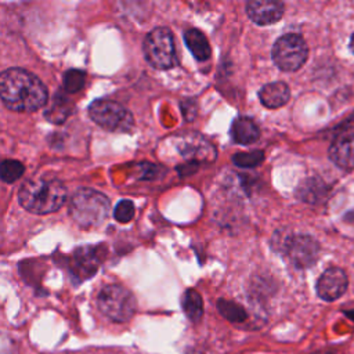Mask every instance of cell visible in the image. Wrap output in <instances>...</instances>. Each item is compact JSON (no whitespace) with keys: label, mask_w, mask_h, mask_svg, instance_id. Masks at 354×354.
Masks as SVG:
<instances>
[{"label":"cell","mask_w":354,"mask_h":354,"mask_svg":"<svg viewBox=\"0 0 354 354\" xmlns=\"http://www.w3.org/2000/svg\"><path fill=\"white\" fill-rule=\"evenodd\" d=\"M44 83L29 71L10 68L0 73V100L17 112H32L47 102Z\"/></svg>","instance_id":"1"},{"label":"cell","mask_w":354,"mask_h":354,"mask_svg":"<svg viewBox=\"0 0 354 354\" xmlns=\"http://www.w3.org/2000/svg\"><path fill=\"white\" fill-rule=\"evenodd\" d=\"M18 199L28 212L36 214L53 213L65 203L66 187L57 177H32L24 181Z\"/></svg>","instance_id":"2"},{"label":"cell","mask_w":354,"mask_h":354,"mask_svg":"<svg viewBox=\"0 0 354 354\" xmlns=\"http://www.w3.org/2000/svg\"><path fill=\"white\" fill-rule=\"evenodd\" d=\"M68 210L77 225L95 228L108 218L111 203L102 192L93 188H80L72 195Z\"/></svg>","instance_id":"3"},{"label":"cell","mask_w":354,"mask_h":354,"mask_svg":"<svg viewBox=\"0 0 354 354\" xmlns=\"http://www.w3.org/2000/svg\"><path fill=\"white\" fill-rule=\"evenodd\" d=\"M97 304L100 311L115 322L129 321L137 308L133 293L127 288L116 283L106 285L100 290Z\"/></svg>","instance_id":"4"},{"label":"cell","mask_w":354,"mask_h":354,"mask_svg":"<svg viewBox=\"0 0 354 354\" xmlns=\"http://www.w3.org/2000/svg\"><path fill=\"white\" fill-rule=\"evenodd\" d=\"M88 115L98 126L108 131L126 133L134 126L133 115L122 104L112 100H95L88 106Z\"/></svg>","instance_id":"5"},{"label":"cell","mask_w":354,"mask_h":354,"mask_svg":"<svg viewBox=\"0 0 354 354\" xmlns=\"http://www.w3.org/2000/svg\"><path fill=\"white\" fill-rule=\"evenodd\" d=\"M145 59L156 69H170L176 65V46L167 28H155L144 40Z\"/></svg>","instance_id":"6"},{"label":"cell","mask_w":354,"mask_h":354,"mask_svg":"<svg viewBox=\"0 0 354 354\" xmlns=\"http://www.w3.org/2000/svg\"><path fill=\"white\" fill-rule=\"evenodd\" d=\"M308 48L304 39L296 33L281 36L272 47V59L275 65L285 72L300 69L307 61Z\"/></svg>","instance_id":"7"},{"label":"cell","mask_w":354,"mask_h":354,"mask_svg":"<svg viewBox=\"0 0 354 354\" xmlns=\"http://www.w3.org/2000/svg\"><path fill=\"white\" fill-rule=\"evenodd\" d=\"M285 250L293 266L297 268H307L317 261L319 245L308 235H295L286 242Z\"/></svg>","instance_id":"8"},{"label":"cell","mask_w":354,"mask_h":354,"mask_svg":"<svg viewBox=\"0 0 354 354\" xmlns=\"http://www.w3.org/2000/svg\"><path fill=\"white\" fill-rule=\"evenodd\" d=\"M348 281L343 270L330 267L322 272L317 282V293L322 300L333 301L339 299L347 289Z\"/></svg>","instance_id":"9"},{"label":"cell","mask_w":354,"mask_h":354,"mask_svg":"<svg viewBox=\"0 0 354 354\" xmlns=\"http://www.w3.org/2000/svg\"><path fill=\"white\" fill-rule=\"evenodd\" d=\"M329 158L342 169H354V127L335 137L329 147Z\"/></svg>","instance_id":"10"},{"label":"cell","mask_w":354,"mask_h":354,"mask_svg":"<svg viewBox=\"0 0 354 354\" xmlns=\"http://www.w3.org/2000/svg\"><path fill=\"white\" fill-rule=\"evenodd\" d=\"M249 18L257 25H270L277 22L283 14V4L271 0H254L246 6Z\"/></svg>","instance_id":"11"},{"label":"cell","mask_w":354,"mask_h":354,"mask_svg":"<svg viewBox=\"0 0 354 354\" xmlns=\"http://www.w3.org/2000/svg\"><path fill=\"white\" fill-rule=\"evenodd\" d=\"M290 97V91L286 83L283 82H274L268 83L261 87L259 93V98L261 104L267 108H279L288 102Z\"/></svg>","instance_id":"12"},{"label":"cell","mask_w":354,"mask_h":354,"mask_svg":"<svg viewBox=\"0 0 354 354\" xmlns=\"http://www.w3.org/2000/svg\"><path fill=\"white\" fill-rule=\"evenodd\" d=\"M260 136V130L257 124L246 116H239L232 122L231 126V137L235 142L246 145L254 142Z\"/></svg>","instance_id":"13"},{"label":"cell","mask_w":354,"mask_h":354,"mask_svg":"<svg viewBox=\"0 0 354 354\" xmlns=\"http://www.w3.org/2000/svg\"><path fill=\"white\" fill-rule=\"evenodd\" d=\"M95 254L97 253H94V248H82L77 252H75L72 263L75 275L87 278L91 274H94L98 267V260Z\"/></svg>","instance_id":"14"},{"label":"cell","mask_w":354,"mask_h":354,"mask_svg":"<svg viewBox=\"0 0 354 354\" xmlns=\"http://www.w3.org/2000/svg\"><path fill=\"white\" fill-rule=\"evenodd\" d=\"M184 40L188 50L198 61L209 59L210 46L205 33H202L199 29H188L184 35Z\"/></svg>","instance_id":"15"},{"label":"cell","mask_w":354,"mask_h":354,"mask_svg":"<svg viewBox=\"0 0 354 354\" xmlns=\"http://www.w3.org/2000/svg\"><path fill=\"white\" fill-rule=\"evenodd\" d=\"M73 111V104L61 93L55 94L51 105L44 112V116L51 123H62Z\"/></svg>","instance_id":"16"},{"label":"cell","mask_w":354,"mask_h":354,"mask_svg":"<svg viewBox=\"0 0 354 354\" xmlns=\"http://www.w3.org/2000/svg\"><path fill=\"white\" fill-rule=\"evenodd\" d=\"M183 310L185 313V315L196 322L201 319L202 314H203V304H202V297L201 295L194 290V289H188L185 293H184V297H183Z\"/></svg>","instance_id":"17"},{"label":"cell","mask_w":354,"mask_h":354,"mask_svg":"<svg viewBox=\"0 0 354 354\" xmlns=\"http://www.w3.org/2000/svg\"><path fill=\"white\" fill-rule=\"evenodd\" d=\"M218 311L224 318H227L231 322H242L246 319V311L236 303L230 301V300H223L220 299L217 301Z\"/></svg>","instance_id":"18"},{"label":"cell","mask_w":354,"mask_h":354,"mask_svg":"<svg viewBox=\"0 0 354 354\" xmlns=\"http://www.w3.org/2000/svg\"><path fill=\"white\" fill-rule=\"evenodd\" d=\"M25 171L24 165L15 159H6L0 163V178L6 183L17 181Z\"/></svg>","instance_id":"19"},{"label":"cell","mask_w":354,"mask_h":354,"mask_svg":"<svg viewBox=\"0 0 354 354\" xmlns=\"http://www.w3.org/2000/svg\"><path fill=\"white\" fill-rule=\"evenodd\" d=\"M84 82H86V75L79 69H69L64 73L62 84L68 93H76L82 90V87L84 86Z\"/></svg>","instance_id":"20"},{"label":"cell","mask_w":354,"mask_h":354,"mask_svg":"<svg viewBox=\"0 0 354 354\" xmlns=\"http://www.w3.org/2000/svg\"><path fill=\"white\" fill-rule=\"evenodd\" d=\"M264 160V153L261 151L241 152L232 156V162L239 167H256Z\"/></svg>","instance_id":"21"},{"label":"cell","mask_w":354,"mask_h":354,"mask_svg":"<svg viewBox=\"0 0 354 354\" xmlns=\"http://www.w3.org/2000/svg\"><path fill=\"white\" fill-rule=\"evenodd\" d=\"M113 217L119 223H129L134 217V205H133V202L129 201V199L120 201L116 205L115 210H113Z\"/></svg>","instance_id":"22"},{"label":"cell","mask_w":354,"mask_h":354,"mask_svg":"<svg viewBox=\"0 0 354 354\" xmlns=\"http://www.w3.org/2000/svg\"><path fill=\"white\" fill-rule=\"evenodd\" d=\"M350 48H351V51L354 53V33H353V36H351V39H350Z\"/></svg>","instance_id":"23"}]
</instances>
